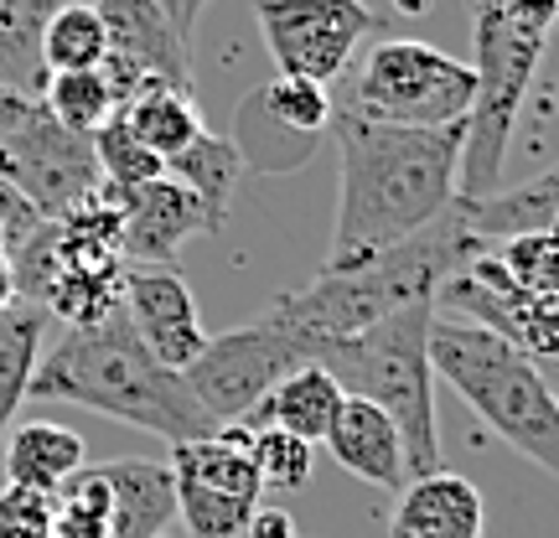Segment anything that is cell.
Returning a JSON list of instances; mask_svg holds the SVG:
<instances>
[{
    "label": "cell",
    "instance_id": "1",
    "mask_svg": "<svg viewBox=\"0 0 559 538\" xmlns=\"http://www.w3.org/2000/svg\"><path fill=\"white\" fill-rule=\"evenodd\" d=\"M337 135V218H332V254L321 270H347L415 239L451 213L461 171L466 120L440 130H394V124L358 120L353 109H332Z\"/></svg>",
    "mask_w": 559,
    "mask_h": 538
},
{
    "label": "cell",
    "instance_id": "2",
    "mask_svg": "<svg viewBox=\"0 0 559 538\" xmlns=\"http://www.w3.org/2000/svg\"><path fill=\"white\" fill-rule=\"evenodd\" d=\"M26 399L79 404V409L109 415L120 425H135L145 435H160L166 445L207 440L218 430L192 399L187 379L145 352V342L130 332L120 311L94 326H68V337L37 362Z\"/></svg>",
    "mask_w": 559,
    "mask_h": 538
},
{
    "label": "cell",
    "instance_id": "3",
    "mask_svg": "<svg viewBox=\"0 0 559 538\" xmlns=\"http://www.w3.org/2000/svg\"><path fill=\"white\" fill-rule=\"evenodd\" d=\"M481 249H492V243L472 239V234L445 213L440 223L419 228L415 239L394 243V249H383L373 260L347 264V270H321L311 285L280 296L275 306L264 311V321H275L280 332H290V337L311 352V362H317L321 347L358 337L373 321L394 316L400 306L436 300L440 285L456 275V270H466Z\"/></svg>",
    "mask_w": 559,
    "mask_h": 538
},
{
    "label": "cell",
    "instance_id": "4",
    "mask_svg": "<svg viewBox=\"0 0 559 538\" xmlns=\"http://www.w3.org/2000/svg\"><path fill=\"white\" fill-rule=\"evenodd\" d=\"M559 26V0H472V73L477 99L461 140L456 202H481L502 187L508 145L519 130L523 99L534 88L549 37Z\"/></svg>",
    "mask_w": 559,
    "mask_h": 538
},
{
    "label": "cell",
    "instance_id": "5",
    "mask_svg": "<svg viewBox=\"0 0 559 538\" xmlns=\"http://www.w3.org/2000/svg\"><path fill=\"white\" fill-rule=\"evenodd\" d=\"M430 326L436 300L400 306L394 316L373 321L368 332L321 347L317 362L342 383V394L379 404L400 425L409 481L440 471V430H436V368H430Z\"/></svg>",
    "mask_w": 559,
    "mask_h": 538
},
{
    "label": "cell",
    "instance_id": "6",
    "mask_svg": "<svg viewBox=\"0 0 559 538\" xmlns=\"http://www.w3.org/2000/svg\"><path fill=\"white\" fill-rule=\"evenodd\" d=\"M430 368L477 409L492 435L559 481V399L519 347H508L472 321L436 316Z\"/></svg>",
    "mask_w": 559,
    "mask_h": 538
},
{
    "label": "cell",
    "instance_id": "7",
    "mask_svg": "<svg viewBox=\"0 0 559 538\" xmlns=\"http://www.w3.org/2000/svg\"><path fill=\"white\" fill-rule=\"evenodd\" d=\"M477 99L472 62L440 52L419 37H383L368 47L342 94V109L394 130H440L461 124Z\"/></svg>",
    "mask_w": 559,
    "mask_h": 538
},
{
    "label": "cell",
    "instance_id": "8",
    "mask_svg": "<svg viewBox=\"0 0 559 538\" xmlns=\"http://www.w3.org/2000/svg\"><path fill=\"white\" fill-rule=\"evenodd\" d=\"M171 481H177V513L192 538H243L249 518L264 507L254 430L218 425L207 440L171 445Z\"/></svg>",
    "mask_w": 559,
    "mask_h": 538
},
{
    "label": "cell",
    "instance_id": "9",
    "mask_svg": "<svg viewBox=\"0 0 559 538\" xmlns=\"http://www.w3.org/2000/svg\"><path fill=\"white\" fill-rule=\"evenodd\" d=\"M306 362H311V352L290 332H280L275 321L260 316L254 326H234V332L207 337V347L181 379L213 425H243L264 404V394Z\"/></svg>",
    "mask_w": 559,
    "mask_h": 538
},
{
    "label": "cell",
    "instance_id": "10",
    "mask_svg": "<svg viewBox=\"0 0 559 538\" xmlns=\"http://www.w3.org/2000/svg\"><path fill=\"white\" fill-rule=\"evenodd\" d=\"M254 21L280 79L332 83L353 68L362 37L379 32L368 0H254Z\"/></svg>",
    "mask_w": 559,
    "mask_h": 538
},
{
    "label": "cell",
    "instance_id": "11",
    "mask_svg": "<svg viewBox=\"0 0 559 538\" xmlns=\"http://www.w3.org/2000/svg\"><path fill=\"white\" fill-rule=\"evenodd\" d=\"M0 181L16 192L26 207H37L41 218H68L104 187L94 140L62 130L41 104L0 140Z\"/></svg>",
    "mask_w": 559,
    "mask_h": 538
},
{
    "label": "cell",
    "instance_id": "12",
    "mask_svg": "<svg viewBox=\"0 0 559 538\" xmlns=\"http://www.w3.org/2000/svg\"><path fill=\"white\" fill-rule=\"evenodd\" d=\"M94 11L109 37V58L99 73L109 79L120 109L151 83L192 94V52L166 16V0H94Z\"/></svg>",
    "mask_w": 559,
    "mask_h": 538
},
{
    "label": "cell",
    "instance_id": "13",
    "mask_svg": "<svg viewBox=\"0 0 559 538\" xmlns=\"http://www.w3.org/2000/svg\"><path fill=\"white\" fill-rule=\"evenodd\" d=\"M120 316L145 342V352L171 373H187L207 347L198 296H192V285H187L177 264H124Z\"/></svg>",
    "mask_w": 559,
    "mask_h": 538
},
{
    "label": "cell",
    "instance_id": "14",
    "mask_svg": "<svg viewBox=\"0 0 559 538\" xmlns=\"http://www.w3.org/2000/svg\"><path fill=\"white\" fill-rule=\"evenodd\" d=\"M120 202V254L124 264H177L181 243L192 234H218L223 223L202 207L181 181H145Z\"/></svg>",
    "mask_w": 559,
    "mask_h": 538
},
{
    "label": "cell",
    "instance_id": "15",
    "mask_svg": "<svg viewBox=\"0 0 559 538\" xmlns=\"http://www.w3.org/2000/svg\"><path fill=\"white\" fill-rule=\"evenodd\" d=\"M326 456L337 461L347 477L368 481V487H383V492H404L409 481V466H404V440H400V425L383 415L379 404L358 399L347 394L326 430Z\"/></svg>",
    "mask_w": 559,
    "mask_h": 538
},
{
    "label": "cell",
    "instance_id": "16",
    "mask_svg": "<svg viewBox=\"0 0 559 538\" xmlns=\"http://www.w3.org/2000/svg\"><path fill=\"white\" fill-rule=\"evenodd\" d=\"M481 492L477 481L456 471H430V477L404 481L400 507L389 518V538H481Z\"/></svg>",
    "mask_w": 559,
    "mask_h": 538
},
{
    "label": "cell",
    "instance_id": "17",
    "mask_svg": "<svg viewBox=\"0 0 559 538\" xmlns=\"http://www.w3.org/2000/svg\"><path fill=\"white\" fill-rule=\"evenodd\" d=\"M451 218L481 243H508L523 234H549L559 218V166H544L539 177L519 187H498L481 202H451Z\"/></svg>",
    "mask_w": 559,
    "mask_h": 538
},
{
    "label": "cell",
    "instance_id": "18",
    "mask_svg": "<svg viewBox=\"0 0 559 538\" xmlns=\"http://www.w3.org/2000/svg\"><path fill=\"white\" fill-rule=\"evenodd\" d=\"M342 399H347V394H342V383L332 379L321 362H306V368H296V373H285V379L264 394V404L243 419V425H249V430L275 425V430L306 440V445H321L326 430H332V419H337Z\"/></svg>",
    "mask_w": 559,
    "mask_h": 538
},
{
    "label": "cell",
    "instance_id": "19",
    "mask_svg": "<svg viewBox=\"0 0 559 538\" xmlns=\"http://www.w3.org/2000/svg\"><path fill=\"white\" fill-rule=\"evenodd\" d=\"M109 492H115V528L109 538H160L177 518V481H171V466H156V461H109L99 466Z\"/></svg>",
    "mask_w": 559,
    "mask_h": 538
},
{
    "label": "cell",
    "instance_id": "20",
    "mask_svg": "<svg viewBox=\"0 0 559 538\" xmlns=\"http://www.w3.org/2000/svg\"><path fill=\"white\" fill-rule=\"evenodd\" d=\"M5 481L11 487H32V492H58L62 481H73L88 466V445H83L79 430L68 425H52V419H32L11 430L5 440Z\"/></svg>",
    "mask_w": 559,
    "mask_h": 538
},
{
    "label": "cell",
    "instance_id": "21",
    "mask_svg": "<svg viewBox=\"0 0 559 538\" xmlns=\"http://www.w3.org/2000/svg\"><path fill=\"white\" fill-rule=\"evenodd\" d=\"M68 0H0V88L21 99H41L47 68H41V32L52 11Z\"/></svg>",
    "mask_w": 559,
    "mask_h": 538
},
{
    "label": "cell",
    "instance_id": "22",
    "mask_svg": "<svg viewBox=\"0 0 559 538\" xmlns=\"http://www.w3.org/2000/svg\"><path fill=\"white\" fill-rule=\"evenodd\" d=\"M47 311L32 300H5L0 306V440L11 430V415L26 399V383L41 362V337H47Z\"/></svg>",
    "mask_w": 559,
    "mask_h": 538
},
{
    "label": "cell",
    "instance_id": "23",
    "mask_svg": "<svg viewBox=\"0 0 559 538\" xmlns=\"http://www.w3.org/2000/svg\"><path fill=\"white\" fill-rule=\"evenodd\" d=\"M120 120H124V130L160 160L181 156V151L202 135V115H198V104H192V94L160 88V83L140 88L135 99L120 109Z\"/></svg>",
    "mask_w": 559,
    "mask_h": 538
},
{
    "label": "cell",
    "instance_id": "24",
    "mask_svg": "<svg viewBox=\"0 0 559 538\" xmlns=\"http://www.w3.org/2000/svg\"><path fill=\"white\" fill-rule=\"evenodd\" d=\"M166 177L181 181L192 198L213 213L218 223H228V202H234V187L243 177V156L234 151V140L228 135H213V130H202L181 156L166 160Z\"/></svg>",
    "mask_w": 559,
    "mask_h": 538
},
{
    "label": "cell",
    "instance_id": "25",
    "mask_svg": "<svg viewBox=\"0 0 559 538\" xmlns=\"http://www.w3.org/2000/svg\"><path fill=\"white\" fill-rule=\"evenodd\" d=\"M109 58V37L94 11V0H68L52 11L47 32H41V68L52 73H94Z\"/></svg>",
    "mask_w": 559,
    "mask_h": 538
},
{
    "label": "cell",
    "instance_id": "26",
    "mask_svg": "<svg viewBox=\"0 0 559 538\" xmlns=\"http://www.w3.org/2000/svg\"><path fill=\"white\" fill-rule=\"evenodd\" d=\"M37 104L62 124V130L88 135V140L120 115V99H115V88H109V79H104L99 68H94V73H52Z\"/></svg>",
    "mask_w": 559,
    "mask_h": 538
},
{
    "label": "cell",
    "instance_id": "27",
    "mask_svg": "<svg viewBox=\"0 0 559 538\" xmlns=\"http://www.w3.org/2000/svg\"><path fill=\"white\" fill-rule=\"evenodd\" d=\"M115 528V492L99 466H83L73 481L52 492V538H109Z\"/></svg>",
    "mask_w": 559,
    "mask_h": 538
},
{
    "label": "cell",
    "instance_id": "28",
    "mask_svg": "<svg viewBox=\"0 0 559 538\" xmlns=\"http://www.w3.org/2000/svg\"><path fill=\"white\" fill-rule=\"evenodd\" d=\"M254 104H260L264 115L275 124H285L290 135H306V140H321L332 130V94H326V83H311V79H270L254 88Z\"/></svg>",
    "mask_w": 559,
    "mask_h": 538
},
{
    "label": "cell",
    "instance_id": "29",
    "mask_svg": "<svg viewBox=\"0 0 559 538\" xmlns=\"http://www.w3.org/2000/svg\"><path fill=\"white\" fill-rule=\"evenodd\" d=\"M94 160H99V177H104V187H109L115 198L135 192V187H145V181L166 177V160L151 156V151H145L130 130H124L120 115H115V120L94 135Z\"/></svg>",
    "mask_w": 559,
    "mask_h": 538
},
{
    "label": "cell",
    "instance_id": "30",
    "mask_svg": "<svg viewBox=\"0 0 559 538\" xmlns=\"http://www.w3.org/2000/svg\"><path fill=\"white\" fill-rule=\"evenodd\" d=\"M254 466H260L264 492H296L311 481V466H317V445L285 435L275 425L254 430Z\"/></svg>",
    "mask_w": 559,
    "mask_h": 538
},
{
    "label": "cell",
    "instance_id": "31",
    "mask_svg": "<svg viewBox=\"0 0 559 538\" xmlns=\"http://www.w3.org/2000/svg\"><path fill=\"white\" fill-rule=\"evenodd\" d=\"M492 260L528 296H555L559 290V249L549 234H523V239L492 243Z\"/></svg>",
    "mask_w": 559,
    "mask_h": 538
},
{
    "label": "cell",
    "instance_id": "32",
    "mask_svg": "<svg viewBox=\"0 0 559 538\" xmlns=\"http://www.w3.org/2000/svg\"><path fill=\"white\" fill-rule=\"evenodd\" d=\"M0 538H52V498L32 487H0Z\"/></svg>",
    "mask_w": 559,
    "mask_h": 538
},
{
    "label": "cell",
    "instance_id": "33",
    "mask_svg": "<svg viewBox=\"0 0 559 538\" xmlns=\"http://www.w3.org/2000/svg\"><path fill=\"white\" fill-rule=\"evenodd\" d=\"M243 538H300V528L285 507H260V513L249 518V528H243Z\"/></svg>",
    "mask_w": 559,
    "mask_h": 538
},
{
    "label": "cell",
    "instance_id": "34",
    "mask_svg": "<svg viewBox=\"0 0 559 538\" xmlns=\"http://www.w3.org/2000/svg\"><path fill=\"white\" fill-rule=\"evenodd\" d=\"M394 11H400V16H425L430 0H394Z\"/></svg>",
    "mask_w": 559,
    "mask_h": 538
},
{
    "label": "cell",
    "instance_id": "35",
    "mask_svg": "<svg viewBox=\"0 0 559 538\" xmlns=\"http://www.w3.org/2000/svg\"><path fill=\"white\" fill-rule=\"evenodd\" d=\"M5 300H16V290H11V260H0V306Z\"/></svg>",
    "mask_w": 559,
    "mask_h": 538
},
{
    "label": "cell",
    "instance_id": "36",
    "mask_svg": "<svg viewBox=\"0 0 559 538\" xmlns=\"http://www.w3.org/2000/svg\"><path fill=\"white\" fill-rule=\"evenodd\" d=\"M549 104H555V115H559V83H555V88H549Z\"/></svg>",
    "mask_w": 559,
    "mask_h": 538
},
{
    "label": "cell",
    "instance_id": "37",
    "mask_svg": "<svg viewBox=\"0 0 559 538\" xmlns=\"http://www.w3.org/2000/svg\"><path fill=\"white\" fill-rule=\"evenodd\" d=\"M549 239H555V249H559V218H555V228H549Z\"/></svg>",
    "mask_w": 559,
    "mask_h": 538
},
{
    "label": "cell",
    "instance_id": "38",
    "mask_svg": "<svg viewBox=\"0 0 559 538\" xmlns=\"http://www.w3.org/2000/svg\"><path fill=\"white\" fill-rule=\"evenodd\" d=\"M555 296H559V290H555Z\"/></svg>",
    "mask_w": 559,
    "mask_h": 538
}]
</instances>
